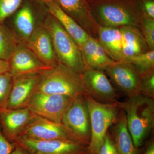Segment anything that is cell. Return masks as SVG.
Instances as JSON below:
<instances>
[{"instance_id": "6da1fadb", "label": "cell", "mask_w": 154, "mask_h": 154, "mask_svg": "<svg viewBox=\"0 0 154 154\" xmlns=\"http://www.w3.org/2000/svg\"><path fill=\"white\" fill-rule=\"evenodd\" d=\"M91 13L100 26L140 29L143 16L138 0H87Z\"/></svg>"}, {"instance_id": "7a4b0ae2", "label": "cell", "mask_w": 154, "mask_h": 154, "mask_svg": "<svg viewBox=\"0 0 154 154\" xmlns=\"http://www.w3.org/2000/svg\"><path fill=\"white\" fill-rule=\"evenodd\" d=\"M34 93L64 95L72 98L87 94L80 74L59 63L39 74Z\"/></svg>"}, {"instance_id": "3957f363", "label": "cell", "mask_w": 154, "mask_h": 154, "mask_svg": "<svg viewBox=\"0 0 154 154\" xmlns=\"http://www.w3.org/2000/svg\"><path fill=\"white\" fill-rule=\"evenodd\" d=\"M119 107L126 115L128 128L136 148L142 144L154 123L153 99L143 95L128 97Z\"/></svg>"}, {"instance_id": "277c9868", "label": "cell", "mask_w": 154, "mask_h": 154, "mask_svg": "<svg viewBox=\"0 0 154 154\" xmlns=\"http://www.w3.org/2000/svg\"><path fill=\"white\" fill-rule=\"evenodd\" d=\"M42 25L51 37L58 62L81 74L86 69V67L76 42L50 14Z\"/></svg>"}, {"instance_id": "5b68a950", "label": "cell", "mask_w": 154, "mask_h": 154, "mask_svg": "<svg viewBox=\"0 0 154 154\" xmlns=\"http://www.w3.org/2000/svg\"><path fill=\"white\" fill-rule=\"evenodd\" d=\"M91 127V138L89 146L92 154H98L108 128L118 119V102L103 103L98 102L87 94L85 95Z\"/></svg>"}, {"instance_id": "8992f818", "label": "cell", "mask_w": 154, "mask_h": 154, "mask_svg": "<svg viewBox=\"0 0 154 154\" xmlns=\"http://www.w3.org/2000/svg\"><path fill=\"white\" fill-rule=\"evenodd\" d=\"M61 123L75 140L89 147L91 122L85 95L73 99L63 116Z\"/></svg>"}, {"instance_id": "52a82bcc", "label": "cell", "mask_w": 154, "mask_h": 154, "mask_svg": "<svg viewBox=\"0 0 154 154\" xmlns=\"http://www.w3.org/2000/svg\"><path fill=\"white\" fill-rule=\"evenodd\" d=\"M27 154H87L89 147L70 139L38 140L20 136L13 142Z\"/></svg>"}, {"instance_id": "ba28073f", "label": "cell", "mask_w": 154, "mask_h": 154, "mask_svg": "<svg viewBox=\"0 0 154 154\" xmlns=\"http://www.w3.org/2000/svg\"><path fill=\"white\" fill-rule=\"evenodd\" d=\"M74 99L64 95L34 93L27 107L35 115L62 124L63 116Z\"/></svg>"}, {"instance_id": "9c48e42d", "label": "cell", "mask_w": 154, "mask_h": 154, "mask_svg": "<svg viewBox=\"0 0 154 154\" xmlns=\"http://www.w3.org/2000/svg\"><path fill=\"white\" fill-rule=\"evenodd\" d=\"M105 72L115 87L128 97L140 94L142 75L132 64L125 61L115 62Z\"/></svg>"}, {"instance_id": "30bf717a", "label": "cell", "mask_w": 154, "mask_h": 154, "mask_svg": "<svg viewBox=\"0 0 154 154\" xmlns=\"http://www.w3.org/2000/svg\"><path fill=\"white\" fill-rule=\"evenodd\" d=\"M86 94L103 103L117 102L118 95L105 72L86 69L80 74Z\"/></svg>"}, {"instance_id": "8fae6325", "label": "cell", "mask_w": 154, "mask_h": 154, "mask_svg": "<svg viewBox=\"0 0 154 154\" xmlns=\"http://www.w3.org/2000/svg\"><path fill=\"white\" fill-rule=\"evenodd\" d=\"M10 70L14 79L31 74H39L50 68L39 60L25 43L20 42L9 61Z\"/></svg>"}, {"instance_id": "7c38bea8", "label": "cell", "mask_w": 154, "mask_h": 154, "mask_svg": "<svg viewBox=\"0 0 154 154\" xmlns=\"http://www.w3.org/2000/svg\"><path fill=\"white\" fill-rule=\"evenodd\" d=\"M20 136L38 140H75L62 124L55 123L35 114Z\"/></svg>"}, {"instance_id": "4fadbf2b", "label": "cell", "mask_w": 154, "mask_h": 154, "mask_svg": "<svg viewBox=\"0 0 154 154\" xmlns=\"http://www.w3.org/2000/svg\"><path fill=\"white\" fill-rule=\"evenodd\" d=\"M35 114L27 107L0 109V125L4 135L11 142L21 136Z\"/></svg>"}, {"instance_id": "5bb4252c", "label": "cell", "mask_w": 154, "mask_h": 154, "mask_svg": "<svg viewBox=\"0 0 154 154\" xmlns=\"http://www.w3.org/2000/svg\"><path fill=\"white\" fill-rule=\"evenodd\" d=\"M61 8L91 36L97 39L100 26L91 13L87 0H55Z\"/></svg>"}, {"instance_id": "9a60e30c", "label": "cell", "mask_w": 154, "mask_h": 154, "mask_svg": "<svg viewBox=\"0 0 154 154\" xmlns=\"http://www.w3.org/2000/svg\"><path fill=\"white\" fill-rule=\"evenodd\" d=\"M25 44L45 65L52 67L59 63L51 37L43 25L36 27Z\"/></svg>"}, {"instance_id": "2e32d148", "label": "cell", "mask_w": 154, "mask_h": 154, "mask_svg": "<svg viewBox=\"0 0 154 154\" xmlns=\"http://www.w3.org/2000/svg\"><path fill=\"white\" fill-rule=\"evenodd\" d=\"M39 74L25 75L14 79L6 108L19 109L27 107L34 93Z\"/></svg>"}, {"instance_id": "e0dca14e", "label": "cell", "mask_w": 154, "mask_h": 154, "mask_svg": "<svg viewBox=\"0 0 154 154\" xmlns=\"http://www.w3.org/2000/svg\"><path fill=\"white\" fill-rule=\"evenodd\" d=\"M80 48L86 69H95L105 72L116 62L107 55L97 39L90 35Z\"/></svg>"}, {"instance_id": "ac0fdd59", "label": "cell", "mask_w": 154, "mask_h": 154, "mask_svg": "<svg viewBox=\"0 0 154 154\" xmlns=\"http://www.w3.org/2000/svg\"><path fill=\"white\" fill-rule=\"evenodd\" d=\"M97 40L113 61L117 62L124 60L122 38L119 28L100 26Z\"/></svg>"}, {"instance_id": "d6986e66", "label": "cell", "mask_w": 154, "mask_h": 154, "mask_svg": "<svg viewBox=\"0 0 154 154\" xmlns=\"http://www.w3.org/2000/svg\"><path fill=\"white\" fill-rule=\"evenodd\" d=\"M49 14L58 22L65 30L72 37L79 46L82 45L89 34L75 21L66 13L55 0L46 3Z\"/></svg>"}, {"instance_id": "ffe728a7", "label": "cell", "mask_w": 154, "mask_h": 154, "mask_svg": "<svg viewBox=\"0 0 154 154\" xmlns=\"http://www.w3.org/2000/svg\"><path fill=\"white\" fill-rule=\"evenodd\" d=\"M119 29L122 38L124 60L149 51L140 29L131 26H123Z\"/></svg>"}, {"instance_id": "44dd1931", "label": "cell", "mask_w": 154, "mask_h": 154, "mask_svg": "<svg viewBox=\"0 0 154 154\" xmlns=\"http://www.w3.org/2000/svg\"><path fill=\"white\" fill-rule=\"evenodd\" d=\"M114 124V144L118 154H137L136 148L128 128L126 115L122 109Z\"/></svg>"}, {"instance_id": "7402d4cb", "label": "cell", "mask_w": 154, "mask_h": 154, "mask_svg": "<svg viewBox=\"0 0 154 154\" xmlns=\"http://www.w3.org/2000/svg\"><path fill=\"white\" fill-rule=\"evenodd\" d=\"M15 25L21 42L25 43L36 28L33 11L30 6H24L18 11L15 17Z\"/></svg>"}, {"instance_id": "603a6c76", "label": "cell", "mask_w": 154, "mask_h": 154, "mask_svg": "<svg viewBox=\"0 0 154 154\" xmlns=\"http://www.w3.org/2000/svg\"><path fill=\"white\" fill-rule=\"evenodd\" d=\"M19 43L14 32L0 23V60L9 61Z\"/></svg>"}, {"instance_id": "cb8c5ba5", "label": "cell", "mask_w": 154, "mask_h": 154, "mask_svg": "<svg viewBox=\"0 0 154 154\" xmlns=\"http://www.w3.org/2000/svg\"><path fill=\"white\" fill-rule=\"evenodd\" d=\"M123 61L132 64L142 75L154 70V51H149Z\"/></svg>"}, {"instance_id": "d4e9b609", "label": "cell", "mask_w": 154, "mask_h": 154, "mask_svg": "<svg viewBox=\"0 0 154 154\" xmlns=\"http://www.w3.org/2000/svg\"><path fill=\"white\" fill-rule=\"evenodd\" d=\"M14 81L9 72L0 74V109L5 107Z\"/></svg>"}, {"instance_id": "484cf974", "label": "cell", "mask_w": 154, "mask_h": 154, "mask_svg": "<svg viewBox=\"0 0 154 154\" xmlns=\"http://www.w3.org/2000/svg\"><path fill=\"white\" fill-rule=\"evenodd\" d=\"M140 30L149 51H154V19L143 17Z\"/></svg>"}, {"instance_id": "4316f807", "label": "cell", "mask_w": 154, "mask_h": 154, "mask_svg": "<svg viewBox=\"0 0 154 154\" xmlns=\"http://www.w3.org/2000/svg\"><path fill=\"white\" fill-rule=\"evenodd\" d=\"M22 0H0V23H4L8 17L19 8Z\"/></svg>"}, {"instance_id": "83f0119b", "label": "cell", "mask_w": 154, "mask_h": 154, "mask_svg": "<svg viewBox=\"0 0 154 154\" xmlns=\"http://www.w3.org/2000/svg\"><path fill=\"white\" fill-rule=\"evenodd\" d=\"M140 94L154 99V70L142 75Z\"/></svg>"}, {"instance_id": "f1b7e54d", "label": "cell", "mask_w": 154, "mask_h": 154, "mask_svg": "<svg viewBox=\"0 0 154 154\" xmlns=\"http://www.w3.org/2000/svg\"><path fill=\"white\" fill-rule=\"evenodd\" d=\"M143 17L154 19V0H138Z\"/></svg>"}, {"instance_id": "f546056e", "label": "cell", "mask_w": 154, "mask_h": 154, "mask_svg": "<svg viewBox=\"0 0 154 154\" xmlns=\"http://www.w3.org/2000/svg\"><path fill=\"white\" fill-rule=\"evenodd\" d=\"M98 154H118L114 143L108 133L105 136Z\"/></svg>"}, {"instance_id": "4dcf8cb0", "label": "cell", "mask_w": 154, "mask_h": 154, "mask_svg": "<svg viewBox=\"0 0 154 154\" xmlns=\"http://www.w3.org/2000/svg\"><path fill=\"white\" fill-rule=\"evenodd\" d=\"M15 146L4 135L0 125V154H11Z\"/></svg>"}, {"instance_id": "1f68e13d", "label": "cell", "mask_w": 154, "mask_h": 154, "mask_svg": "<svg viewBox=\"0 0 154 154\" xmlns=\"http://www.w3.org/2000/svg\"><path fill=\"white\" fill-rule=\"evenodd\" d=\"M10 66L8 61L0 60V74L9 72Z\"/></svg>"}, {"instance_id": "d6a6232c", "label": "cell", "mask_w": 154, "mask_h": 154, "mask_svg": "<svg viewBox=\"0 0 154 154\" xmlns=\"http://www.w3.org/2000/svg\"><path fill=\"white\" fill-rule=\"evenodd\" d=\"M15 148L11 154H27L22 148L16 144Z\"/></svg>"}, {"instance_id": "836d02e7", "label": "cell", "mask_w": 154, "mask_h": 154, "mask_svg": "<svg viewBox=\"0 0 154 154\" xmlns=\"http://www.w3.org/2000/svg\"><path fill=\"white\" fill-rule=\"evenodd\" d=\"M145 154H154V146L153 144H152L148 148Z\"/></svg>"}, {"instance_id": "e575fe53", "label": "cell", "mask_w": 154, "mask_h": 154, "mask_svg": "<svg viewBox=\"0 0 154 154\" xmlns=\"http://www.w3.org/2000/svg\"><path fill=\"white\" fill-rule=\"evenodd\" d=\"M40 1H43L45 3H46L50 2H52L54 0H40Z\"/></svg>"}, {"instance_id": "d590c367", "label": "cell", "mask_w": 154, "mask_h": 154, "mask_svg": "<svg viewBox=\"0 0 154 154\" xmlns=\"http://www.w3.org/2000/svg\"><path fill=\"white\" fill-rule=\"evenodd\" d=\"M89 154L88 153V154Z\"/></svg>"}]
</instances>
